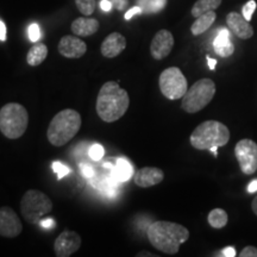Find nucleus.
I'll use <instances>...</instances> for the list:
<instances>
[{
	"mask_svg": "<svg viewBox=\"0 0 257 257\" xmlns=\"http://www.w3.org/2000/svg\"><path fill=\"white\" fill-rule=\"evenodd\" d=\"M147 236L154 248L161 252L175 255L180 246L189 238V231L184 225L173 221L159 220L149 225Z\"/></svg>",
	"mask_w": 257,
	"mask_h": 257,
	"instance_id": "nucleus-1",
	"label": "nucleus"
},
{
	"mask_svg": "<svg viewBox=\"0 0 257 257\" xmlns=\"http://www.w3.org/2000/svg\"><path fill=\"white\" fill-rule=\"evenodd\" d=\"M130 106L127 92L115 81H107L101 86L96 98L95 110L105 123H113L126 113Z\"/></svg>",
	"mask_w": 257,
	"mask_h": 257,
	"instance_id": "nucleus-2",
	"label": "nucleus"
},
{
	"mask_svg": "<svg viewBox=\"0 0 257 257\" xmlns=\"http://www.w3.org/2000/svg\"><path fill=\"white\" fill-rule=\"evenodd\" d=\"M82 119L78 111L64 108L50 121L47 130V137L51 146L63 147L79 133Z\"/></svg>",
	"mask_w": 257,
	"mask_h": 257,
	"instance_id": "nucleus-3",
	"label": "nucleus"
},
{
	"mask_svg": "<svg viewBox=\"0 0 257 257\" xmlns=\"http://www.w3.org/2000/svg\"><path fill=\"white\" fill-rule=\"evenodd\" d=\"M230 141V130L217 120H206L193 131L189 142L198 150H210L212 147H223Z\"/></svg>",
	"mask_w": 257,
	"mask_h": 257,
	"instance_id": "nucleus-4",
	"label": "nucleus"
},
{
	"mask_svg": "<svg viewBox=\"0 0 257 257\" xmlns=\"http://www.w3.org/2000/svg\"><path fill=\"white\" fill-rule=\"evenodd\" d=\"M29 113L23 105L9 102L0 108V131L9 140H17L25 134Z\"/></svg>",
	"mask_w": 257,
	"mask_h": 257,
	"instance_id": "nucleus-5",
	"label": "nucleus"
},
{
	"mask_svg": "<svg viewBox=\"0 0 257 257\" xmlns=\"http://www.w3.org/2000/svg\"><path fill=\"white\" fill-rule=\"evenodd\" d=\"M53 201L47 194L37 189L25 192L21 201V213L30 224H40L42 218L53 211Z\"/></svg>",
	"mask_w": 257,
	"mask_h": 257,
	"instance_id": "nucleus-6",
	"label": "nucleus"
},
{
	"mask_svg": "<svg viewBox=\"0 0 257 257\" xmlns=\"http://www.w3.org/2000/svg\"><path fill=\"white\" fill-rule=\"evenodd\" d=\"M214 94H216V83L211 79L199 80L182 96V110L187 113H197L210 104Z\"/></svg>",
	"mask_w": 257,
	"mask_h": 257,
	"instance_id": "nucleus-7",
	"label": "nucleus"
},
{
	"mask_svg": "<svg viewBox=\"0 0 257 257\" xmlns=\"http://www.w3.org/2000/svg\"><path fill=\"white\" fill-rule=\"evenodd\" d=\"M159 85L162 94L169 100L182 99L188 89L187 80L181 70L176 67H170L161 73Z\"/></svg>",
	"mask_w": 257,
	"mask_h": 257,
	"instance_id": "nucleus-8",
	"label": "nucleus"
},
{
	"mask_svg": "<svg viewBox=\"0 0 257 257\" xmlns=\"http://www.w3.org/2000/svg\"><path fill=\"white\" fill-rule=\"evenodd\" d=\"M234 155L239 162L240 170L245 175H251L257 170V144L251 140L239 141L234 147Z\"/></svg>",
	"mask_w": 257,
	"mask_h": 257,
	"instance_id": "nucleus-9",
	"label": "nucleus"
},
{
	"mask_svg": "<svg viewBox=\"0 0 257 257\" xmlns=\"http://www.w3.org/2000/svg\"><path fill=\"white\" fill-rule=\"evenodd\" d=\"M23 231V224L17 213L9 206L0 207V236L15 238Z\"/></svg>",
	"mask_w": 257,
	"mask_h": 257,
	"instance_id": "nucleus-10",
	"label": "nucleus"
},
{
	"mask_svg": "<svg viewBox=\"0 0 257 257\" xmlns=\"http://www.w3.org/2000/svg\"><path fill=\"white\" fill-rule=\"evenodd\" d=\"M81 237L75 231H63L54 243V251L57 257H69L81 246Z\"/></svg>",
	"mask_w": 257,
	"mask_h": 257,
	"instance_id": "nucleus-11",
	"label": "nucleus"
},
{
	"mask_svg": "<svg viewBox=\"0 0 257 257\" xmlns=\"http://www.w3.org/2000/svg\"><path fill=\"white\" fill-rule=\"evenodd\" d=\"M174 47V36L168 30H160L154 36L150 44V54L155 60H163L172 53Z\"/></svg>",
	"mask_w": 257,
	"mask_h": 257,
	"instance_id": "nucleus-12",
	"label": "nucleus"
},
{
	"mask_svg": "<svg viewBox=\"0 0 257 257\" xmlns=\"http://www.w3.org/2000/svg\"><path fill=\"white\" fill-rule=\"evenodd\" d=\"M57 49L61 55L67 59H80L87 51V46L85 42L80 40L79 36L67 35L60 40Z\"/></svg>",
	"mask_w": 257,
	"mask_h": 257,
	"instance_id": "nucleus-13",
	"label": "nucleus"
},
{
	"mask_svg": "<svg viewBox=\"0 0 257 257\" xmlns=\"http://www.w3.org/2000/svg\"><path fill=\"white\" fill-rule=\"evenodd\" d=\"M163 179H165V173L156 167H144L134 175L135 185L141 188H148L159 185L163 181Z\"/></svg>",
	"mask_w": 257,
	"mask_h": 257,
	"instance_id": "nucleus-14",
	"label": "nucleus"
},
{
	"mask_svg": "<svg viewBox=\"0 0 257 257\" xmlns=\"http://www.w3.org/2000/svg\"><path fill=\"white\" fill-rule=\"evenodd\" d=\"M126 48V38L119 32H112L102 41L100 51L101 55L107 59H113L123 53Z\"/></svg>",
	"mask_w": 257,
	"mask_h": 257,
	"instance_id": "nucleus-15",
	"label": "nucleus"
},
{
	"mask_svg": "<svg viewBox=\"0 0 257 257\" xmlns=\"http://www.w3.org/2000/svg\"><path fill=\"white\" fill-rule=\"evenodd\" d=\"M226 23L230 30L240 40H249L252 37L253 29L249 22L243 17V15L230 12L226 17Z\"/></svg>",
	"mask_w": 257,
	"mask_h": 257,
	"instance_id": "nucleus-16",
	"label": "nucleus"
},
{
	"mask_svg": "<svg viewBox=\"0 0 257 257\" xmlns=\"http://www.w3.org/2000/svg\"><path fill=\"white\" fill-rule=\"evenodd\" d=\"M99 22L95 18L80 17L76 18L70 25V30L75 36L79 37H88L94 35L99 30Z\"/></svg>",
	"mask_w": 257,
	"mask_h": 257,
	"instance_id": "nucleus-17",
	"label": "nucleus"
},
{
	"mask_svg": "<svg viewBox=\"0 0 257 257\" xmlns=\"http://www.w3.org/2000/svg\"><path fill=\"white\" fill-rule=\"evenodd\" d=\"M214 51L220 57H230L234 51V46L230 40V32L227 29H220L213 41Z\"/></svg>",
	"mask_w": 257,
	"mask_h": 257,
	"instance_id": "nucleus-18",
	"label": "nucleus"
},
{
	"mask_svg": "<svg viewBox=\"0 0 257 257\" xmlns=\"http://www.w3.org/2000/svg\"><path fill=\"white\" fill-rule=\"evenodd\" d=\"M216 18L217 15L214 11H208L206 14H202L201 16H199L191 27L192 34L194 35V36H199V35L204 34V32L208 30V29L211 28V25L214 23Z\"/></svg>",
	"mask_w": 257,
	"mask_h": 257,
	"instance_id": "nucleus-19",
	"label": "nucleus"
},
{
	"mask_svg": "<svg viewBox=\"0 0 257 257\" xmlns=\"http://www.w3.org/2000/svg\"><path fill=\"white\" fill-rule=\"evenodd\" d=\"M111 175L118 182H126L134 176V167L125 159H118L115 166L111 169Z\"/></svg>",
	"mask_w": 257,
	"mask_h": 257,
	"instance_id": "nucleus-20",
	"label": "nucleus"
},
{
	"mask_svg": "<svg viewBox=\"0 0 257 257\" xmlns=\"http://www.w3.org/2000/svg\"><path fill=\"white\" fill-rule=\"evenodd\" d=\"M48 56V47L44 43H36L30 48L27 55V62L29 66L37 67L44 62Z\"/></svg>",
	"mask_w": 257,
	"mask_h": 257,
	"instance_id": "nucleus-21",
	"label": "nucleus"
},
{
	"mask_svg": "<svg viewBox=\"0 0 257 257\" xmlns=\"http://www.w3.org/2000/svg\"><path fill=\"white\" fill-rule=\"evenodd\" d=\"M221 4V0H197L193 5L191 14L193 17H199L202 14H206L208 11H214Z\"/></svg>",
	"mask_w": 257,
	"mask_h": 257,
	"instance_id": "nucleus-22",
	"label": "nucleus"
},
{
	"mask_svg": "<svg viewBox=\"0 0 257 257\" xmlns=\"http://www.w3.org/2000/svg\"><path fill=\"white\" fill-rule=\"evenodd\" d=\"M207 221L214 229H223L225 225L229 221V216L221 208H214L207 216Z\"/></svg>",
	"mask_w": 257,
	"mask_h": 257,
	"instance_id": "nucleus-23",
	"label": "nucleus"
},
{
	"mask_svg": "<svg viewBox=\"0 0 257 257\" xmlns=\"http://www.w3.org/2000/svg\"><path fill=\"white\" fill-rule=\"evenodd\" d=\"M137 5L147 14H157L165 9L167 0H137Z\"/></svg>",
	"mask_w": 257,
	"mask_h": 257,
	"instance_id": "nucleus-24",
	"label": "nucleus"
},
{
	"mask_svg": "<svg viewBox=\"0 0 257 257\" xmlns=\"http://www.w3.org/2000/svg\"><path fill=\"white\" fill-rule=\"evenodd\" d=\"M75 5L83 16H91L95 11L96 0H75Z\"/></svg>",
	"mask_w": 257,
	"mask_h": 257,
	"instance_id": "nucleus-25",
	"label": "nucleus"
},
{
	"mask_svg": "<svg viewBox=\"0 0 257 257\" xmlns=\"http://www.w3.org/2000/svg\"><path fill=\"white\" fill-rule=\"evenodd\" d=\"M28 36H29V40H30L31 42H34V43H36V42L40 41L42 34H41V29H40V27H38V24L32 23L29 25Z\"/></svg>",
	"mask_w": 257,
	"mask_h": 257,
	"instance_id": "nucleus-26",
	"label": "nucleus"
},
{
	"mask_svg": "<svg viewBox=\"0 0 257 257\" xmlns=\"http://www.w3.org/2000/svg\"><path fill=\"white\" fill-rule=\"evenodd\" d=\"M53 170L57 174V179L59 180L64 178V176H67L70 173V169L68 167L63 165V163L59 162V161H55V162L53 163Z\"/></svg>",
	"mask_w": 257,
	"mask_h": 257,
	"instance_id": "nucleus-27",
	"label": "nucleus"
},
{
	"mask_svg": "<svg viewBox=\"0 0 257 257\" xmlns=\"http://www.w3.org/2000/svg\"><path fill=\"white\" fill-rule=\"evenodd\" d=\"M88 155L92 160L99 161L104 157V148L100 144H93V146L89 148Z\"/></svg>",
	"mask_w": 257,
	"mask_h": 257,
	"instance_id": "nucleus-28",
	"label": "nucleus"
},
{
	"mask_svg": "<svg viewBox=\"0 0 257 257\" xmlns=\"http://www.w3.org/2000/svg\"><path fill=\"white\" fill-rule=\"evenodd\" d=\"M256 8H257V4L255 0H250V2H248L243 6V17L248 22L251 21L253 11H255Z\"/></svg>",
	"mask_w": 257,
	"mask_h": 257,
	"instance_id": "nucleus-29",
	"label": "nucleus"
},
{
	"mask_svg": "<svg viewBox=\"0 0 257 257\" xmlns=\"http://www.w3.org/2000/svg\"><path fill=\"white\" fill-rule=\"evenodd\" d=\"M239 257H257V248L255 246H246L239 252Z\"/></svg>",
	"mask_w": 257,
	"mask_h": 257,
	"instance_id": "nucleus-30",
	"label": "nucleus"
},
{
	"mask_svg": "<svg viewBox=\"0 0 257 257\" xmlns=\"http://www.w3.org/2000/svg\"><path fill=\"white\" fill-rule=\"evenodd\" d=\"M81 173L83 174V176L87 179H92L94 176V169L92 168L91 166L88 165H81Z\"/></svg>",
	"mask_w": 257,
	"mask_h": 257,
	"instance_id": "nucleus-31",
	"label": "nucleus"
},
{
	"mask_svg": "<svg viewBox=\"0 0 257 257\" xmlns=\"http://www.w3.org/2000/svg\"><path fill=\"white\" fill-rule=\"evenodd\" d=\"M142 12H143V11H142V9H141L140 6L137 5V6H135V8H133V9L128 10V11L126 12V14H125L124 18L126 19V21H130V19L133 18L135 15H141V14H142Z\"/></svg>",
	"mask_w": 257,
	"mask_h": 257,
	"instance_id": "nucleus-32",
	"label": "nucleus"
},
{
	"mask_svg": "<svg viewBox=\"0 0 257 257\" xmlns=\"http://www.w3.org/2000/svg\"><path fill=\"white\" fill-rule=\"evenodd\" d=\"M41 226L44 227V229H53L55 227V220L53 218H48V219H42L40 221Z\"/></svg>",
	"mask_w": 257,
	"mask_h": 257,
	"instance_id": "nucleus-33",
	"label": "nucleus"
},
{
	"mask_svg": "<svg viewBox=\"0 0 257 257\" xmlns=\"http://www.w3.org/2000/svg\"><path fill=\"white\" fill-rule=\"evenodd\" d=\"M99 5H100V9L104 12H110L111 10L113 9V5H112V3L110 2V0H100Z\"/></svg>",
	"mask_w": 257,
	"mask_h": 257,
	"instance_id": "nucleus-34",
	"label": "nucleus"
},
{
	"mask_svg": "<svg viewBox=\"0 0 257 257\" xmlns=\"http://www.w3.org/2000/svg\"><path fill=\"white\" fill-rule=\"evenodd\" d=\"M110 2L113 5V8L119 10V11L120 10H124L127 5V0H110Z\"/></svg>",
	"mask_w": 257,
	"mask_h": 257,
	"instance_id": "nucleus-35",
	"label": "nucleus"
},
{
	"mask_svg": "<svg viewBox=\"0 0 257 257\" xmlns=\"http://www.w3.org/2000/svg\"><path fill=\"white\" fill-rule=\"evenodd\" d=\"M8 38V30H6V25L4 22L0 21V41L5 42Z\"/></svg>",
	"mask_w": 257,
	"mask_h": 257,
	"instance_id": "nucleus-36",
	"label": "nucleus"
},
{
	"mask_svg": "<svg viewBox=\"0 0 257 257\" xmlns=\"http://www.w3.org/2000/svg\"><path fill=\"white\" fill-rule=\"evenodd\" d=\"M223 256L225 257H234L236 256V250L232 246H227L223 250Z\"/></svg>",
	"mask_w": 257,
	"mask_h": 257,
	"instance_id": "nucleus-37",
	"label": "nucleus"
},
{
	"mask_svg": "<svg viewBox=\"0 0 257 257\" xmlns=\"http://www.w3.org/2000/svg\"><path fill=\"white\" fill-rule=\"evenodd\" d=\"M248 192L249 193H256L257 192V179L252 180L248 186Z\"/></svg>",
	"mask_w": 257,
	"mask_h": 257,
	"instance_id": "nucleus-38",
	"label": "nucleus"
},
{
	"mask_svg": "<svg viewBox=\"0 0 257 257\" xmlns=\"http://www.w3.org/2000/svg\"><path fill=\"white\" fill-rule=\"evenodd\" d=\"M206 59H207L208 68H210L211 70H213L214 68H216V66H217V61L214 60V59H212V57H210V56H207Z\"/></svg>",
	"mask_w": 257,
	"mask_h": 257,
	"instance_id": "nucleus-39",
	"label": "nucleus"
},
{
	"mask_svg": "<svg viewBox=\"0 0 257 257\" xmlns=\"http://www.w3.org/2000/svg\"><path fill=\"white\" fill-rule=\"evenodd\" d=\"M251 207H252V211H253V213H255L256 216H257V197H256V198L253 199V200H252Z\"/></svg>",
	"mask_w": 257,
	"mask_h": 257,
	"instance_id": "nucleus-40",
	"label": "nucleus"
},
{
	"mask_svg": "<svg viewBox=\"0 0 257 257\" xmlns=\"http://www.w3.org/2000/svg\"><path fill=\"white\" fill-rule=\"evenodd\" d=\"M142 256H153L152 253H148V251H142V252H140V253H137V257H142Z\"/></svg>",
	"mask_w": 257,
	"mask_h": 257,
	"instance_id": "nucleus-41",
	"label": "nucleus"
},
{
	"mask_svg": "<svg viewBox=\"0 0 257 257\" xmlns=\"http://www.w3.org/2000/svg\"><path fill=\"white\" fill-rule=\"evenodd\" d=\"M104 167H105L106 169H112V168H113V166H112L111 163H105Z\"/></svg>",
	"mask_w": 257,
	"mask_h": 257,
	"instance_id": "nucleus-42",
	"label": "nucleus"
}]
</instances>
